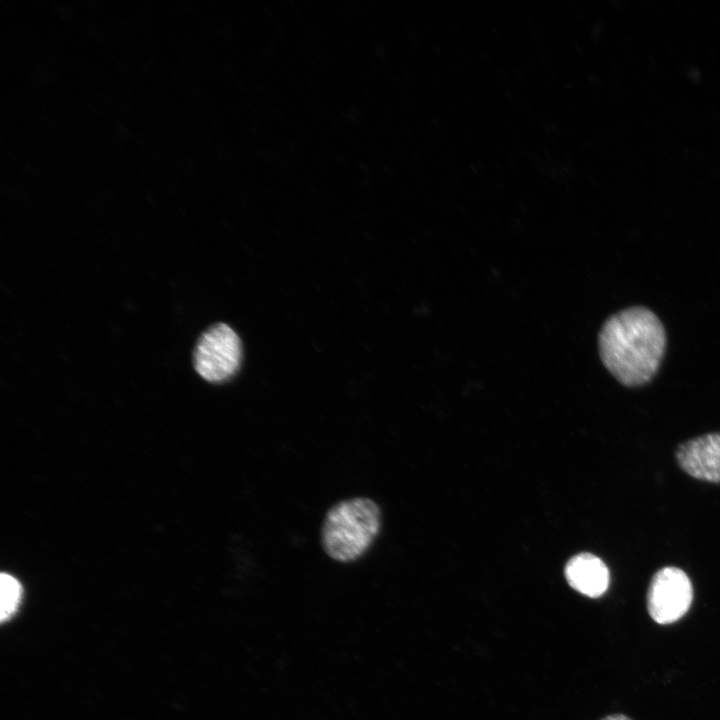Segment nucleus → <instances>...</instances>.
<instances>
[{"instance_id":"obj_1","label":"nucleus","mask_w":720,"mask_h":720,"mask_svg":"<svg viewBox=\"0 0 720 720\" xmlns=\"http://www.w3.org/2000/svg\"><path fill=\"white\" fill-rule=\"evenodd\" d=\"M666 332L656 314L633 306L610 316L598 336L599 356L612 376L627 387L648 384L666 349Z\"/></svg>"},{"instance_id":"obj_2","label":"nucleus","mask_w":720,"mask_h":720,"mask_svg":"<svg viewBox=\"0 0 720 720\" xmlns=\"http://www.w3.org/2000/svg\"><path fill=\"white\" fill-rule=\"evenodd\" d=\"M381 514L371 499L341 501L327 513L321 532L325 552L334 560L349 562L362 556L379 532Z\"/></svg>"},{"instance_id":"obj_3","label":"nucleus","mask_w":720,"mask_h":720,"mask_svg":"<svg viewBox=\"0 0 720 720\" xmlns=\"http://www.w3.org/2000/svg\"><path fill=\"white\" fill-rule=\"evenodd\" d=\"M242 345L227 324L217 323L199 337L193 352L196 372L205 380L221 383L232 378L241 365Z\"/></svg>"},{"instance_id":"obj_4","label":"nucleus","mask_w":720,"mask_h":720,"mask_svg":"<svg viewBox=\"0 0 720 720\" xmlns=\"http://www.w3.org/2000/svg\"><path fill=\"white\" fill-rule=\"evenodd\" d=\"M692 600V582L682 569L666 566L652 576L646 602L647 611L656 623L676 622L687 613Z\"/></svg>"},{"instance_id":"obj_5","label":"nucleus","mask_w":720,"mask_h":720,"mask_svg":"<svg viewBox=\"0 0 720 720\" xmlns=\"http://www.w3.org/2000/svg\"><path fill=\"white\" fill-rule=\"evenodd\" d=\"M675 459L690 477L720 483V431L706 433L679 444Z\"/></svg>"},{"instance_id":"obj_6","label":"nucleus","mask_w":720,"mask_h":720,"mask_svg":"<svg viewBox=\"0 0 720 720\" xmlns=\"http://www.w3.org/2000/svg\"><path fill=\"white\" fill-rule=\"evenodd\" d=\"M564 574L574 590L590 598L602 596L609 587L610 573L607 565L591 553L583 552L570 558Z\"/></svg>"},{"instance_id":"obj_7","label":"nucleus","mask_w":720,"mask_h":720,"mask_svg":"<svg viewBox=\"0 0 720 720\" xmlns=\"http://www.w3.org/2000/svg\"><path fill=\"white\" fill-rule=\"evenodd\" d=\"M0 619L8 621L16 612L22 597L20 582L10 574L2 573L0 577Z\"/></svg>"},{"instance_id":"obj_8","label":"nucleus","mask_w":720,"mask_h":720,"mask_svg":"<svg viewBox=\"0 0 720 720\" xmlns=\"http://www.w3.org/2000/svg\"><path fill=\"white\" fill-rule=\"evenodd\" d=\"M601 720H631L629 717L623 714H612L604 717Z\"/></svg>"}]
</instances>
